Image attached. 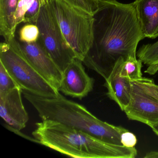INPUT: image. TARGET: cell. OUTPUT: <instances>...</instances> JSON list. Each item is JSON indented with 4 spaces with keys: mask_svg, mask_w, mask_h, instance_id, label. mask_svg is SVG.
Masks as SVG:
<instances>
[{
    "mask_svg": "<svg viewBox=\"0 0 158 158\" xmlns=\"http://www.w3.org/2000/svg\"><path fill=\"white\" fill-rule=\"evenodd\" d=\"M93 15L92 43L83 63L105 80L119 59L136 57L138 45L145 37L134 2L99 0Z\"/></svg>",
    "mask_w": 158,
    "mask_h": 158,
    "instance_id": "1",
    "label": "cell"
},
{
    "mask_svg": "<svg viewBox=\"0 0 158 158\" xmlns=\"http://www.w3.org/2000/svg\"><path fill=\"white\" fill-rule=\"evenodd\" d=\"M32 133L36 142L77 158H134L135 148L113 145L85 132L52 120L35 124Z\"/></svg>",
    "mask_w": 158,
    "mask_h": 158,
    "instance_id": "2",
    "label": "cell"
},
{
    "mask_svg": "<svg viewBox=\"0 0 158 158\" xmlns=\"http://www.w3.org/2000/svg\"><path fill=\"white\" fill-rule=\"evenodd\" d=\"M23 94L41 120L56 121L106 143L123 146L121 135L128 130L101 121L85 107L67 99L60 93L56 97H46L23 90Z\"/></svg>",
    "mask_w": 158,
    "mask_h": 158,
    "instance_id": "3",
    "label": "cell"
},
{
    "mask_svg": "<svg viewBox=\"0 0 158 158\" xmlns=\"http://www.w3.org/2000/svg\"><path fill=\"white\" fill-rule=\"evenodd\" d=\"M64 38L83 62L92 43L93 15L63 0H49Z\"/></svg>",
    "mask_w": 158,
    "mask_h": 158,
    "instance_id": "4",
    "label": "cell"
},
{
    "mask_svg": "<svg viewBox=\"0 0 158 158\" xmlns=\"http://www.w3.org/2000/svg\"><path fill=\"white\" fill-rule=\"evenodd\" d=\"M0 62L23 90L46 97L60 93L22 55L13 39L1 43Z\"/></svg>",
    "mask_w": 158,
    "mask_h": 158,
    "instance_id": "5",
    "label": "cell"
},
{
    "mask_svg": "<svg viewBox=\"0 0 158 158\" xmlns=\"http://www.w3.org/2000/svg\"><path fill=\"white\" fill-rule=\"evenodd\" d=\"M35 24L39 29L38 40L63 73L77 57L63 35L49 0L41 1L40 11Z\"/></svg>",
    "mask_w": 158,
    "mask_h": 158,
    "instance_id": "6",
    "label": "cell"
},
{
    "mask_svg": "<svg viewBox=\"0 0 158 158\" xmlns=\"http://www.w3.org/2000/svg\"><path fill=\"white\" fill-rule=\"evenodd\" d=\"M130 82V102L124 111L129 120L151 127L158 123V85L153 79L144 77Z\"/></svg>",
    "mask_w": 158,
    "mask_h": 158,
    "instance_id": "7",
    "label": "cell"
},
{
    "mask_svg": "<svg viewBox=\"0 0 158 158\" xmlns=\"http://www.w3.org/2000/svg\"><path fill=\"white\" fill-rule=\"evenodd\" d=\"M13 41L24 58L59 91L62 78V73L39 40L32 43H27L20 41L15 37L13 39Z\"/></svg>",
    "mask_w": 158,
    "mask_h": 158,
    "instance_id": "8",
    "label": "cell"
},
{
    "mask_svg": "<svg viewBox=\"0 0 158 158\" xmlns=\"http://www.w3.org/2000/svg\"><path fill=\"white\" fill-rule=\"evenodd\" d=\"M83 62L74 59L62 73L59 91L64 95L82 99L92 91L94 80L86 73Z\"/></svg>",
    "mask_w": 158,
    "mask_h": 158,
    "instance_id": "9",
    "label": "cell"
},
{
    "mask_svg": "<svg viewBox=\"0 0 158 158\" xmlns=\"http://www.w3.org/2000/svg\"><path fill=\"white\" fill-rule=\"evenodd\" d=\"M23 89L16 87L0 94V115L11 128L20 131L26 127L29 120L22 100Z\"/></svg>",
    "mask_w": 158,
    "mask_h": 158,
    "instance_id": "10",
    "label": "cell"
},
{
    "mask_svg": "<svg viewBox=\"0 0 158 158\" xmlns=\"http://www.w3.org/2000/svg\"><path fill=\"white\" fill-rule=\"evenodd\" d=\"M123 58L116 63L110 76L105 79L104 86L107 88V95L115 102L122 111L124 110L130 102L131 84L130 79L120 75Z\"/></svg>",
    "mask_w": 158,
    "mask_h": 158,
    "instance_id": "11",
    "label": "cell"
},
{
    "mask_svg": "<svg viewBox=\"0 0 158 158\" xmlns=\"http://www.w3.org/2000/svg\"><path fill=\"white\" fill-rule=\"evenodd\" d=\"M136 11L145 38L158 37V0H135Z\"/></svg>",
    "mask_w": 158,
    "mask_h": 158,
    "instance_id": "12",
    "label": "cell"
},
{
    "mask_svg": "<svg viewBox=\"0 0 158 158\" xmlns=\"http://www.w3.org/2000/svg\"><path fill=\"white\" fill-rule=\"evenodd\" d=\"M19 0H0V34L5 42L15 37V14Z\"/></svg>",
    "mask_w": 158,
    "mask_h": 158,
    "instance_id": "13",
    "label": "cell"
},
{
    "mask_svg": "<svg viewBox=\"0 0 158 158\" xmlns=\"http://www.w3.org/2000/svg\"><path fill=\"white\" fill-rule=\"evenodd\" d=\"M142 62L136 57H130L124 60L122 64L120 75L131 80L139 79L142 77Z\"/></svg>",
    "mask_w": 158,
    "mask_h": 158,
    "instance_id": "14",
    "label": "cell"
},
{
    "mask_svg": "<svg viewBox=\"0 0 158 158\" xmlns=\"http://www.w3.org/2000/svg\"><path fill=\"white\" fill-rule=\"evenodd\" d=\"M137 56L148 66L155 62L158 60V40L141 46L137 52Z\"/></svg>",
    "mask_w": 158,
    "mask_h": 158,
    "instance_id": "15",
    "label": "cell"
},
{
    "mask_svg": "<svg viewBox=\"0 0 158 158\" xmlns=\"http://www.w3.org/2000/svg\"><path fill=\"white\" fill-rule=\"evenodd\" d=\"M40 31L35 24L27 23L22 27L19 32V40L22 42L32 43L38 40Z\"/></svg>",
    "mask_w": 158,
    "mask_h": 158,
    "instance_id": "16",
    "label": "cell"
},
{
    "mask_svg": "<svg viewBox=\"0 0 158 158\" xmlns=\"http://www.w3.org/2000/svg\"><path fill=\"white\" fill-rule=\"evenodd\" d=\"M16 87H20L0 62V94L6 93Z\"/></svg>",
    "mask_w": 158,
    "mask_h": 158,
    "instance_id": "17",
    "label": "cell"
},
{
    "mask_svg": "<svg viewBox=\"0 0 158 158\" xmlns=\"http://www.w3.org/2000/svg\"><path fill=\"white\" fill-rule=\"evenodd\" d=\"M76 8L93 15L97 10L99 0H63Z\"/></svg>",
    "mask_w": 158,
    "mask_h": 158,
    "instance_id": "18",
    "label": "cell"
},
{
    "mask_svg": "<svg viewBox=\"0 0 158 158\" xmlns=\"http://www.w3.org/2000/svg\"><path fill=\"white\" fill-rule=\"evenodd\" d=\"M35 0H19L15 14V23L16 27L23 23L26 13Z\"/></svg>",
    "mask_w": 158,
    "mask_h": 158,
    "instance_id": "19",
    "label": "cell"
},
{
    "mask_svg": "<svg viewBox=\"0 0 158 158\" xmlns=\"http://www.w3.org/2000/svg\"><path fill=\"white\" fill-rule=\"evenodd\" d=\"M42 0H35L26 13L23 23L35 24L41 8Z\"/></svg>",
    "mask_w": 158,
    "mask_h": 158,
    "instance_id": "20",
    "label": "cell"
},
{
    "mask_svg": "<svg viewBox=\"0 0 158 158\" xmlns=\"http://www.w3.org/2000/svg\"><path fill=\"white\" fill-rule=\"evenodd\" d=\"M121 140L123 146L128 148H135L137 141L136 136L128 130L122 134Z\"/></svg>",
    "mask_w": 158,
    "mask_h": 158,
    "instance_id": "21",
    "label": "cell"
},
{
    "mask_svg": "<svg viewBox=\"0 0 158 158\" xmlns=\"http://www.w3.org/2000/svg\"><path fill=\"white\" fill-rule=\"evenodd\" d=\"M158 72V60L153 63L148 65L147 70L145 71V73H147L148 74L154 75Z\"/></svg>",
    "mask_w": 158,
    "mask_h": 158,
    "instance_id": "22",
    "label": "cell"
},
{
    "mask_svg": "<svg viewBox=\"0 0 158 158\" xmlns=\"http://www.w3.org/2000/svg\"><path fill=\"white\" fill-rule=\"evenodd\" d=\"M145 158H158V151H151L146 153Z\"/></svg>",
    "mask_w": 158,
    "mask_h": 158,
    "instance_id": "23",
    "label": "cell"
},
{
    "mask_svg": "<svg viewBox=\"0 0 158 158\" xmlns=\"http://www.w3.org/2000/svg\"><path fill=\"white\" fill-rule=\"evenodd\" d=\"M151 128L152 129V131H153V132L158 136V123L153 125L152 127Z\"/></svg>",
    "mask_w": 158,
    "mask_h": 158,
    "instance_id": "24",
    "label": "cell"
}]
</instances>
